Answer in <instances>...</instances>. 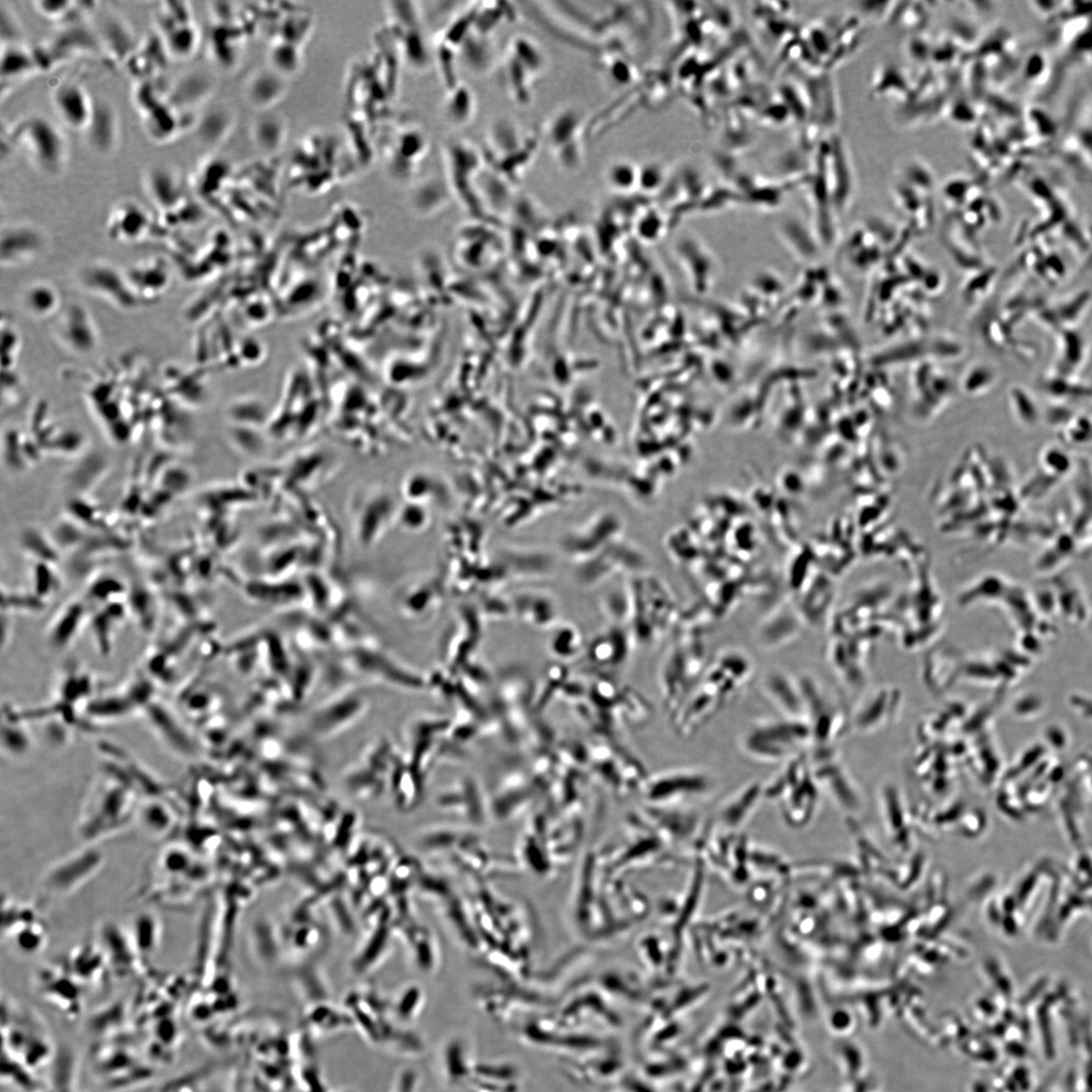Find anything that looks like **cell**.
I'll return each instance as SVG.
<instances>
[{
  "label": "cell",
  "instance_id": "obj_1",
  "mask_svg": "<svg viewBox=\"0 0 1092 1092\" xmlns=\"http://www.w3.org/2000/svg\"><path fill=\"white\" fill-rule=\"evenodd\" d=\"M756 673L749 653L727 647L711 657L703 678L671 718L673 733L689 738L719 716Z\"/></svg>",
  "mask_w": 1092,
  "mask_h": 1092
},
{
  "label": "cell",
  "instance_id": "obj_2",
  "mask_svg": "<svg viewBox=\"0 0 1092 1092\" xmlns=\"http://www.w3.org/2000/svg\"><path fill=\"white\" fill-rule=\"evenodd\" d=\"M710 659L704 636L673 633L657 669L660 700L670 717L703 678Z\"/></svg>",
  "mask_w": 1092,
  "mask_h": 1092
},
{
  "label": "cell",
  "instance_id": "obj_3",
  "mask_svg": "<svg viewBox=\"0 0 1092 1092\" xmlns=\"http://www.w3.org/2000/svg\"><path fill=\"white\" fill-rule=\"evenodd\" d=\"M812 739V730L806 722L780 717L752 722L740 734L737 744L751 761L777 764L798 756Z\"/></svg>",
  "mask_w": 1092,
  "mask_h": 1092
},
{
  "label": "cell",
  "instance_id": "obj_4",
  "mask_svg": "<svg viewBox=\"0 0 1092 1092\" xmlns=\"http://www.w3.org/2000/svg\"><path fill=\"white\" fill-rule=\"evenodd\" d=\"M484 138L482 151L485 164L515 185L534 161L542 142V137L511 119L495 120Z\"/></svg>",
  "mask_w": 1092,
  "mask_h": 1092
},
{
  "label": "cell",
  "instance_id": "obj_5",
  "mask_svg": "<svg viewBox=\"0 0 1092 1092\" xmlns=\"http://www.w3.org/2000/svg\"><path fill=\"white\" fill-rule=\"evenodd\" d=\"M545 51L535 40L523 34L509 40L501 59L504 87L512 101L528 106L533 101L537 81L546 71Z\"/></svg>",
  "mask_w": 1092,
  "mask_h": 1092
},
{
  "label": "cell",
  "instance_id": "obj_6",
  "mask_svg": "<svg viewBox=\"0 0 1092 1092\" xmlns=\"http://www.w3.org/2000/svg\"><path fill=\"white\" fill-rule=\"evenodd\" d=\"M585 131V118L573 105L560 107L546 121L542 142L562 170L574 173L582 167Z\"/></svg>",
  "mask_w": 1092,
  "mask_h": 1092
},
{
  "label": "cell",
  "instance_id": "obj_7",
  "mask_svg": "<svg viewBox=\"0 0 1092 1092\" xmlns=\"http://www.w3.org/2000/svg\"><path fill=\"white\" fill-rule=\"evenodd\" d=\"M713 786L712 775L704 768H677L650 776L642 793L650 805L671 806L704 797Z\"/></svg>",
  "mask_w": 1092,
  "mask_h": 1092
},
{
  "label": "cell",
  "instance_id": "obj_8",
  "mask_svg": "<svg viewBox=\"0 0 1092 1092\" xmlns=\"http://www.w3.org/2000/svg\"><path fill=\"white\" fill-rule=\"evenodd\" d=\"M16 141L24 144L35 164L47 173L63 166L66 145L59 131L43 118H32L16 129Z\"/></svg>",
  "mask_w": 1092,
  "mask_h": 1092
},
{
  "label": "cell",
  "instance_id": "obj_9",
  "mask_svg": "<svg viewBox=\"0 0 1092 1092\" xmlns=\"http://www.w3.org/2000/svg\"><path fill=\"white\" fill-rule=\"evenodd\" d=\"M78 279L80 285L89 291L88 293L115 307L130 311L141 305L130 285L126 272L110 263L102 261L88 263L81 269Z\"/></svg>",
  "mask_w": 1092,
  "mask_h": 1092
},
{
  "label": "cell",
  "instance_id": "obj_10",
  "mask_svg": "<svg viewBox=\"0 0 1092 1092\" xmlns=\"http://www.w3.org/2000/svg\"><path fill=\"white\" fill-rule=\"evenodd\" d=\"M55 335L59 343L76 356L90 355L99 348L101 334L96 320L84 305L71 303L55 318Z\"/></svg>",
  "mask_w": 1092,
  "mask_h": 1092
},
{
  "label": "cell",
  "instance_id": "obj_11",
  "mask_svg": "<svg viewBox=\"0 0 1092 1092\" xmlns=\"http://www.w3.org/2000/svg\"><path fill=\"white\" fill-rule=\"evenodd\" d=\"M161 40L171 55L186 58L196 49L197 32L184 3H164L158 13Z\"/></svg>",
  "mask_w": 1092,
  "mask_h": 1092
},
{
  "label": "cell",
  "instance_id": "obj_12",
  "mask_svg": "<svg viewBox=\"0 0 1092 1092\" xmlns=\"http://www.w3.org/2000/svg\"><path fill=\"white\" fill-rule=\"evenodd\" d=\"M761 691L780 713V717L808 724L805 697L799 680L793 679L783 672H768L761 681Z\"/></svg>",
  "mask_w": 1092,
  "mask_h": 1092
},
{
  "label": "cell",
  "instance_id": "obj_13",
  "mask_svg": "<svg viewBox=\"0 0 1092 1092\" xmlns=\"http://www.w3.org/2000/svg\"><path fill=\"white\" fill-rule=\"evenodd\" d=\"M2 235L3 266L17 267L30 263L46 245L44 235L33 226H9Z\"/></svg>",
  "mask_w": 1092,
  "mask_h": 1092
},
{
  "label": "cell",
  "instance_id": "obj_14",
  "mask_svg": "<svg viewBox=\"0 0 1092 1092\" xmlns=\"http://www.w3.org/2000/svg\"><path fill=\"white\" fill-rule=\"evenodd\" d=\"M125 272L141 305L159 300L170 289V267L162 260L144 261Z\"/></svg>",
  "mask_w": 1092,
  "mask_h": 1092
},
{
  "label": "cell",
  "instance_id": "obj_15",
  "mask_svg": "<svg viewBox=\"0 0 1092 1092\" xmlns=\"http://www.w3.org/2000/svg\"><path fill=\"white\" fill-rule=\"evenodd\" d=\"M107 234L124 245H133L145 238L150 230V214L137 202L121 201L107 219Z\"/></svg>",
  "mask_w": 1092,
  "mask_h": 1092
},
{
  "label": "cell",
  "instance_id": "obj_16",
  "mask_svg": "<svg viewBox=\"0 0 1092 1092\" xmlns=\"http://www.w3.org/2000/svg\"><path fill=\"white\" fill-rule=\"evenodd\" d=\"M52 101L67 126L76 131L88 130L94 103L83 87L76 84H65L54 90Z\"/></svg>",
  "mask_w": 1092,
  "mask_h": 1092
},
{
  "label": "cell",
  "instance_id": "obj_17",
  "mask_svg": "<svg viewBox=\"0 0 1092 1092\" xmlns=\"http://www.w3.org/2000/svg\"><path fill=\"white\" fill-rule=\"evenodd\" d=\"M21 304L24 311L36 320L56 318L64 307L58 289L46 280H36L26 286Z\"/></svg>",
  "mask_w": 1092,
  "mask_h": 1092
},
{
  "label": "cell",
  "instance_id": "obj_18",
  "mask_svg": "<svg viewBox=\"0 0 1092 1092\" xmlns=\"http://www.w3.org/2000/svg\"><path fill=\"white\" fill-rule=\"evenodd\" d=\"M145 184L154 204L164 212L172 214L185 199L180 178L168 168H153L147 174Z\"/></svg>",
  "mask_w": 1092,
  "mask_h": 1092
},
{
  "label": "cell",
  "instance_id": "obj_19",
  "mask_svg": "<svg viewBox=\"0 0 1092 1092\" xmlns=\"http://www.w3.org/2000/svg\"><path fill=\"white\" fill-rule=\"evenodd\" d=\"M800 633L797 619L779 614L765 620L756 632V644L765 653H773L792 643Z\"/></svg>",
  "mask_w": 1092,
  "mask_h": 1092
},
{
  "label": "cell",
  "instance_id": "obj_20",
  "mask_svg": "<svg viewBox=\"0 0 1092 1092\" xmlns=\"http://www.w3.org/2000/svg\"><path fill=\"white\" fill-rule=\"evenodd\" d=\"M447 89L443 103L445 120L454 128L467 127L473 123L478 112L475 92L461 81Z\"/></svg>",
  "mask_w": 1092,
  "mask_h": 1092
},
{
  "label": "cell",
  "instance_id": "obj_21",
  "mask_svg": "<svg viewBox=\"0 0 1092 1092\" xmlns=\"http://www.w3.org/2000/svg\"><path fill=\"white\" fill-rule=\"evenodd\" d=\"M87 619V609L83 603L72 602L54 618L48 630V640L57 650H63L71 643Z\"/></svg>",
  "mask_w": 1092,
  "mask_h": 1092
},
{
  "label": "cell",
  "instance_id": "obj_22",
  "mask_svg": "<svg viewBox=\"0 0 1092 1092\" xmlns=\"http://www.w3.org/2000/svg\"><path fill=\"white\" fill-rule=\"evenodd\" d=\"M150 705L147 708V713L150 714V720L158 734L164 736L174 749L181 750L182 753L186 754L185 752L190 748V745H188V737L183 727L164 705L155 703Z\"/></svg>",
  "mask_w": 1092,
  "mask_h": 1092
},
{
  "label": "cell",
  "instance_id": "obj_23",
  "mask_svg": "<svg viewBox=\"0 0 1092 1092\" xmlns=\"http://www.w3.org/2000/svg\"><path fill=\"white\" fill-rule=\"evenodd\" d=\"M114 111L105 104L93 106V114L88 127V136L98 150L107 151L112 150L116 140V117Z\"/></svg>",
  "mask_w": 1092,
  "mask_h": 1092
},
{
  "label": "cell",
  "instance_id": "obj_24",
  "mask_svg": "<svg viewBox=\"0 0 1092 1092\" xmlns=\"http://www.w3.org/2000/svg\"><path fill=\"white\" fill-rule=\"evenodd\" d=\"M640 168L630 160H616L605 171L606 183L618 193L633 191L640 185Z\"/></svg>",
  "mask_w": 1092,
  "mask_h": 1092
},
{
  "label": "cell",
  "instance_id": "obj_25",
  "mask_svg": "<svg viewBox=\"0 0 1092 1092\" xmlns=\"http://www.w3.org/2000/svg\"><path fill=\"white\" fill-rule=\"evenodd\" d=\"M5 713L3 723V747L13 756H19L31 747V740L19 712Z\"/></svg>",
  "mask_w": 1092,
  "mask_h": 1092
},
{
  "label": "cell",
  "instance_id": "obj_26",
  "mask_svg": "<svg viewBox=\"0 0 1092 1092\" xmlns=\"http://www.w3.org/2000/svg\"><path fill=\"white\" fill-rule=\"evenodd\" d=\"M121 618H123V609L118 610L116 609L114 610L113 606H110L107 607L106 611L104 610L93 619L94 641L103 655H109L112 651L116 625Z\"/></svg>",
  "mask_w": 1092,
  "mask_h": 1092
},
{
  "label": "cell",
  "instance_id": "obj_27",
  "mask_svg": "<svg viewBox=\"0 0 1092 1092\" xmlns=\"http://www.w3.org/2000/svg\"><path fill=\"white\" fill-rule=\"evenodd\" d=\"M36 66L33 55L19 48H8L7 53L3 52V78L10 80L23 77L26 73H32Z\"/></svg>",
  "mask_w": 1092,
  "mask_h": 1092
},
{
  "label": "cell",
  "instance_id": "obj_28",
  "mask_svg": "<svg viewBox=\"0 0 1092 1092\" xmlns=\"http://www.w3.org/2000/svg\"><path fill=\"white\" fill-rule=\"evenodd\" d=\"M667 169L659 162H649L640 168V185L645 191H655L665 184Z\"/></svg>",
  "mask_w": 1092,
  "mask_h": 1092
},
{
  "label": "cell",
  "instance_id": "obj_29",
  "mask_svg": "<svg viewBox=\"0 0 1092 1092\" xmlns=\"http://www.w3.org/2000/svg\"><path fill=\"white\" fill-rule=\"evenodd\" d=\"M20 349V339L18 331L10 325H6L3 322V364L8 366V372L13 366V361L17 359L18 350Z\"/></svg>",
  "mask_w": 1092,
  "mask_h": 1092
},
{
  "label": "cell",
  "instance_id": "obj_30",
  "mask_svg": "<svg viewBox=\"0 0 1092 1092\" xmlns=\"http://www.w3.org/2000/svg\"><path fill=\"white\" fill-rule=\"evenodd\" d=\"M993 374L989 368L982 366L971 369L964 377V388L971 392V390H977L978 388L989 386L990 383L984 381H992Z\"/></svg>",
  "mask_w": 1092,
  "mask_h": 1092
},
{
  "label": "cell",
  "instance_id": "obj_31",
  "mask_svg": "<svg viewBox=\"0 0 1092 1092\" xmlns=\"http://www.w3.org/2000/svg\"><path fill=\"white\" fill-rule=\"evenodd\" d=\"M71 3L64 2H42L37 3V9L40 15H42L51 20H62L70 16L71 11Z\"/></svg>",
  "mask_w": 1092,
  "mask_h": 1092
}]
</instances>
